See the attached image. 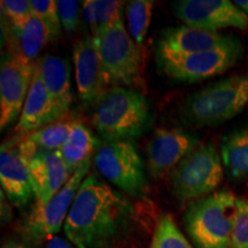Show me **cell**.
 <instances>
[{
    "label": "cell",
    "instance_id": "cell-1",
    "mask_svg": "<svg viewBox=\"0 0 248 248\" xmlns=\"http://www.w3.org/2000/svg\"><path fill=\"white\" fill-rule=\"evenodd\" d=\"M132 213L123 194L90 175L77 192L63 230L77 248H113L128 229Z\"/></svg>",
    "mask_w": 248,
    "mask_h": 248
},
{
    "label": "cell",
    "instance_id": "cell-2",
    "mask_svg": "<svg viewBox=\"0 0 248 248\" xmlns=\"http://www.w3.org/2000/svg\"><path fill=\"white\" fill-rule=\"evenodd\" d=\"M151 122L150 105L136 90L113 86L97 101L91 123L106 141L138 138Z\"/></svg>",
    "mask_w": 248,
    "mask_h": 248
},
{
    "label": "cell",
    "instance_id": "cell-3",
    "mask_svg": "<svg viewBox=\"0 0 248 248\" xmlns=\"http://www.w3.org/2000/svg\"><path fill=\"white\" fill-rule=\"evenodd\" d=\"M247 102L248 78L231 76L188 95L181 108V116L190 125H218L233 119Z\"/></svg>",
    "mask_w": 248,
    "mask_h": 248
},
{
    "label": "cell",
    "instance_id": "cell-4",
    "mask_svg": "<svg viewBox=\"0 0 248 248\" xmlns=\"http://www.w3.org/2000/svg\"><path fill=\"white\" fill-rule=\"evenodd\" d=\"M238 198L230 191L198 199L184 215L187 233L199 248H231Z\"/></svg>",
    "mask_w": 248,
    "mask_h": 248
},
{
    "label": "cell",
    "instance_id": "cell-5",
    "mask_svg": "<svg viewBox=\"0 0 248 248\" xmlns=\"http://www.w3.org/2000/svg\"><path fill=\"white\" fill-rule=\"evenodd\" d=\"M92 37L108 85L141 89L144 86L141 49L125 30L122 18Z\"/></svg>",
    "mask_w": 248,
    "mask_h": 248
},
{
    "label": "cell",
    "instance_id": "cell-6",
    "mask_svg": "<svg viewBox=\"0 0 248 248\" xmlns=\"http://www.w3.org/2000/svg\"><path fill=\"white\" fill-rule=\"evenodd\" d=\"M223 177L221 153L214 145H202L186 155L172 170V191L179 200L201 199L212 194Z\"/></svg>",
    "mask_w": 248,
    "mask_h": 248
},
{
    "label": "cell",
    "instance_id": "cell-7",
    "mask_svg": "<svg viewBox=\"0 0 248 248\" xmlns=\"http://www.w3.org/2000/svg\"><path fill=\"white\" fill-rule=\"evenodd\" d=\"M94 166L99 173L131 197H141L147 190L142 161L130 141H105L95 152Z\"/></svg>",
    "mask_w": 248,
    "mask_h": 248
},
{
    "label": "cell",
    "instance_id": "cell-8",
    "mask_svg": "<svg viewBox=\"0 0 248 248\" xmlns=\"http://www.w3.org/2000/svg\"><path fill=\"white\" fill-rule=\"evenodd\" d=\"M92 156L85 160L69 181L45 206L33 204L32 210L23 223V233L28 239L40 241L49 239L64 225L71 204L91 167Z\"/></svg>",
    "mask_w": 248,
    "mask_h": 248
},
{
    "label": "cell",
    "instance_id": "cell-9",
    "mask_svg": "<svg viewBox=\"0 0 248 248\" xmlns=\"http://www.w3.org/2000/svg\"><path fill=\"white\" fill-rule=\"evenodd\" d=\"M243 46L238 42L223 47L184 57L156 58L160 69L170 78L194 83L221 75L237 63Z\"/></svg>",
    "mask_w": 248,
    "mask_h": 248
},
{
    "label": "cell",
    "instance_id": "cell-10",
    "mask_svg": "<svg viewBox=\"0 0 248 248\" xmlns=\"http://www.w3.org/2000/svg\"><path fill=\"white\" fill-rule=\"evenodd\" d=\"M35 62L18 51H11L1 61L0 69V129L4 131L20 119L29 93Z\"/></svg>",
    "mask_w": 248,
    "mask_h": 248
},
{
    "label": "cell",
    "instance_id": "cell-11",
    "mask_svg": "<svg viewBox=\"0 0 248 248\" xmlns=\"http://www.w3.org/2000/svg\"><path fill=\"white\" fill-rule=\"evenodd\" d=\"M171 8L179 20L195 29L214 32L225 28L248 30V16L229 0H178Z\"/></svg>",
    "mask_w": 248,
    "mask_h": 248
},
{
    "label": "cell",
    "instance_id": "cell-12",
    "mask_svg": "<svg viewBox=\"0 0 248 248\" xmlns=\"http://www.w3.org/2000/svg\"><path fill=\"white\" fill-rule=\"evenodd\" d=\"M233 37L187 26L167 28L159 37L156 58L184 57L234 44Z\"/></svg>",
    "mask_w": 248,
    "mask_h": 248
},
{
    "label": "cell",
    "instance_id": "cell-13",
    "mask_svg": "<svg viewBox=\"0 0 248 248\" xmlns=\"http://www.w3.org/2000/svg\"><path fill=\"white\" fill-rule=\"evenodd\" d=\"M199 145V139L178 129H157L147 144V164L151 175L160 177L173 170Z\"/></svg>",
    "mask_w": 248,
    "mask_h": 248
},
{
    "label": "cell",
    "instance_id": "cell-14",
    "mask_svg": "<svg viewBox=\"0 0 248 248\" xmlns=\"http://www.w3.org/2000/svg\"><path fill=\"white\" fill-rule=\"evenodd\" d=\"M75 78L80 100L86 104L97 102L107 91V79L101 59L92 36L78 40L73 48Z\"/></svg>",
    "mask_w": 248,
    "mask_h": 248
},
{
    "label": "cell",
    "instance_id": "cell-15",
    "mask_svg": "<svg viewBox=\"0 0 248 248\" xmlns=\"http://www.w3.org/2000/svg\"><path fill=\"white\" fill-rule=\"evenodd\" d=\"M60 121L58 119L57 110L46 89L40 73L35 63V74L31 83L29 93L21 113L20 119L15 126L13 137L6 140V144L16 146L26 136L36 131L43 126Z\"/></svg>",
    "mask_w": 248,
    "mask_h": 248
},
{
    "label": "cell",
    "instance_id": "cell-16",
    "mask_svg": "<svg viewBox=\"0 0 248 248\" xmlns=\"http://www.w3.org/2000/svg\"><path fill=\"white\" fill-rule=\"evenodd\" d=\"M26 163L35 193L36 206H45L73 176L59 151L38 152Z\"/></svg>",
    "mask_w": 248,
    "mask_h": 248
},
{
    "label": "cell",
    "instance_id": "cell-17",
    "mask_svg": "<svg viewBox=\"0 0 248 248\" xmlns=\"http://www.w3.org/2000/svg\"><path fill=\"white\" fill-rule=\"evenodd\" d=\"M0 183L1 190L14 206L22 208L35 198L26 161L16 146L5 141L0 148Z\"/></svg>",
    "mask_w": 248,
    "mask_h": 248
},
{
    "label": "cell",
    "instance_id": "cell-18",
    "mask_svg": "<svg viewBox=\"0 0 248 248\" xmlns=\"http://www.w3.org/2000/svg\"><path fill=\"white\" fill-rule=\"evenodd\" d=\"M36 64L49 97L53 101L58 119H64L68 115L74 99L69 62L64 58L46 54L38 59Z\"/></svg>",
    "mask_w": 248,
    "mask_h": 248
},
{
    "label": "cell",
    "instance_id": "cell-19",
    "mask_svg": "<svg viewBox=\"0 0 248 248\" xmlns=\"http://www.w3.org/2000/svg\"><path fill=\"white\" fill-rule=\"evenodd\" d=\"M75 120L62 119L29 133L16 145L24 161L38 152H55L63 146L73 130Z\"/></svg>",
    "mask_w": 248,
    "mask_h": 248
},
{
    "label": "cell",
    "instance_id": "cell-20",
    "mask_svg": "<svg viewBox=\"0 0 248 248\" xmlns=\"http://www.w3.org/2000/svg\"><path fill=\"white\" fill-rule=\"evenodd\" d=\"M221 159L232 181L248 178V128L233 130L223 138Z\"/></svg>",
    "mask_w": 248,
    "mask_h": 248
},
{
    "label": "cell",
    "instance_id": "cell-21",
    "mask_svg": "<svg viewBox=\"0 0 248 248\" xmlns=\"http://www.w3.org/2000/svg\"><path fill=\"white\" fill-rule=\"evenodd\" d=\"M95 147H99V142L91 130L85 124L75 120L69 137L59 150V153L69 171L74 173L80 164L92 156Z\"/></svg>",
    "mask_w": 248,
    "mask_h": 248
},
{
    "label": "cell",
    "instance_id": "cell-22",
    "mask_svg": "<svg viewBox=\"0 0 248 248\" xmlns=\"http://www.w3.org/2000/svg\"><path fill=\"white\" fill-rule=\"evenodd\" d=\"M16 40H14V48L12 51H18L28 60L35 62L39 52L49 43L48 33L42 21L32 14L29 20L23 24L17 32H14Z\"/></svg>",
    "mask_w": 248,
    "mask_h": 248
},
{
    "label": "cell",
    "instance_id": "cell-23",
    "mask_svg": "<svg viewBox=\"0 0 248 248\" xmlns=\"http://www.w3.org/2000/svg\"><path fill=\"white\" fill-rule=\"evenodd\" d=\"M122 2L114 0H85L83 1V16L89 23L92 36L121 20Z\"/></svg>",
    "mask_w": 248,
    "mask_h": 248
},
{
    "label": "cell",
    "instance_id": "cell-24",
    "mask_svg": "<svg viewBox=\"0 0 248 248\" xmlns=\"http://www.w3.org/2000/svg\"><path fill=\"white\" fill-rule=\"evenodd\" d=\"M153 1L150 0H135L126 6V18H128L129 35L138 46L145 43L150 27Z\"/></svg>",
    "mask_w": 248,
    "mask_h": 248
},
{
    "label": "cell",
    "instance_id": "cell-25",
    "mask_svg": "<svg viewBox=\"0 0 248 248\" xmlns=\"http://www.w3.org/2000/svg\"><path fill=\"white\" fill-rule=\"evenodd\" d=\"M150 248H193L170 215H163L157 222Z\"/></svg>",
    "mask_w": 248,
    "mask_h": 248
},
{
    "label": "cell",
    "instance_id": "cell-26",
    "mask_svg": "<svg viewBox=\"0 0 248 248\" xmlns=\"http://www.w3.org/2000/svg\"><path fill=\"white\" fill-rule=\"evenodd\" d=\"M32 13L42 21L48 33L49 42H54L61 35V23L59 20L57 1L54 0H30Z\"/></svg>",
    "mask_w": 248,
    "mask_h": 248
},
{
    "label": "cell",
    "instance_id": "cell-27",
    "mask_svg": "<svg viewBox=\"0 0 248 248\" xmlns=\"http://www.w3.org/2000/svg\"><path fill=\"white\" fill-rule=\"evenodd\" d=\"M0 4L1 14H5L7 17L14 32H17L33 14L30 1L28 0H2Z\"/></svg>",
    "mask_w": 248,
    "mask_h": 248
},
{
    "label": "cell",
    "instance_id": "cell-28",
    "mask_svg": "<svg viewBox=\"0 0 248 248\" xmlns=\"http://www.w3.org/2000/svg\"><path fill=\"white\" fill-rule=\"evenodd\" d=\"M231 248H248V200L238 199Z\"/></svg>",
    "mask_w": 248,
    "mask_h": 248
},
{
    "label": "cell",
    "instance_id": "cell-29",
    "mask_svg": "<svg viewBox=\"0 0 248 248\" xmlns=\"http://www.w3.org/2000/svg\"><path fill=\"white\" fill-rule=\"evenodd\" d=\"M57 9L62 29L67 35H73L79 23L80 4L76 0H58Z\"/></svg>",
    "mask_w": 248,
    "mask_h": 248
},
{
    "label": "cell",
    "instance_id": "cell-30",
    "mask_svg": "<svg viewBox=\"0 0 248 248\" xmlns=\"http://www.w3.org/2000/svg\"><path fill=\"white\" fill-rule=\"evenodd\" d=\"M46 248H74L70 244H68L66 240L61 239L58 237H52L47 240Z\"/></svg>",
    "mask_w": 248,
    "mask_h": 248
},
{
    "label": "cell",
    "instance_id": "cell-31",
    "mask_svg": "<svg viewBox=\"0 0 248 248\" xmlns=\"http://www.w3.org/2000/svg\"><path fill=\"white\" fill-rule=\"evenodd\" d=\"M1 217H2V221L7 222L9 218H11V209L8 208L7 203H6V200H5V193L4 191L1 190Z\"/></svg>",
    "mask_w": 248,
    "mask_h": 248
},
{
    "label": "cell",
    "instance_id": "cell-32",
    "mask_svg": "<svg viewBox=\"0 0 248 248\" xmlns=\"http://www.w3.org/2000/svg\"><path fill=\"white\" fill-rule=\"evenodd\" d=\"M233 2L238 8H240L248 16V0H234Z\"/></svg>",
    "mask_w": 248,
    "mask_h": 248
},
{
    "label": "cell",
    "instance_id": "cell-33",
    "mask_svg": "<svg viewBox=\"0 0 248 248\" xmlns=\"http://www.w3.org/2000/svg\"><path fill=\"white\" fill-rule=\"evenodd\" d=\"M2 248H29L27 247L26 245H22L20 243H17V241H14V240H9L6 243Z\"/></svg>",
    "mask_w": 248,
    "mask_h": 248
}]
</instances>
